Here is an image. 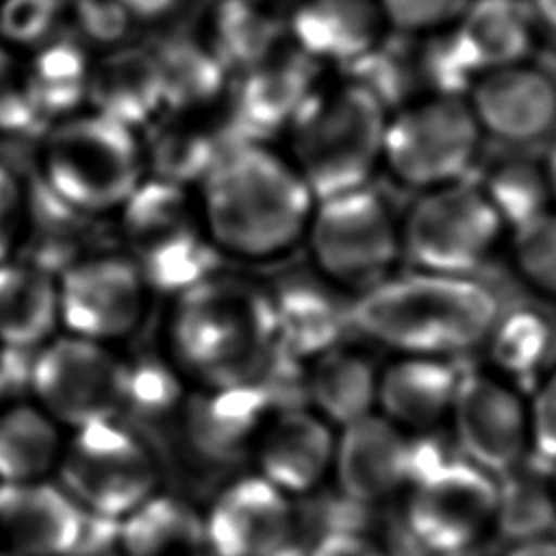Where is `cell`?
Segmentation results:
<instances>
[{"mask_svg":"<svg viewBox=\"0 0 556 556\" xmlns=\"http://www.w3.org/2000/svg\"><path fill=\"white\" fill-rule=\"evenodd\" d=\"M126 239L150 291L182 293L215 276L222 256L208 241L185 187L143 178L119 208Z\"/></svg>","mask_w":556,"mask_h":556,"instance_id":"6","label":"cell"},{"mask_svg":"<svg viewBox=\"0 0 556 556\" xmlns=\"http://www.w3.org/2000/svg\"><path fill=\"white\" fill-rule=\"evenodd\" d=\"M504 224L480 187L428 189L402 222V250L426 271L469 276L500 243Z\"/></svg>","mask_w":556,"mask_h":556,"instance_id":"10","label":"cell"},{"mask_svg":"<svg viewBox=\"0 0 556 556\" xmlns=\"http://www.w3.org/2000/svg\"><path fill=\"white\" fill-rule=\"evenodd\" d=\"M534 17L556 33V0H532Z\"/></svg>","mask_w":556,"mask_h":556,"instance_id":"49","label":"cell"},{"mask_svg":"<svg viewBox=\"0 0 556 556\" xmlns=\"http://www.w3.org/2000/svg\"><path fill=\"white\" fill-rule=\"evenodd\" d=\"M530 408V447L541 465L556 467V369L545 374L532 397Z\"/></svg>","mask_w":556,"mask_h":556,"instance_id":"44","label":"cell"},{"mask_svg":"<svg viewBox=\"0 0 556 556\" xmlns=\"http://www.w3.org/2000/svg\"><path fill=\"white\" fill-rule=\"evenodd\" d=\"M63 452L61 426L35 402L0 410V482L26 484L43 480Z\"/></svg>","mask_w":556,"mask_h":556,"instance_id":"31","label":"cell"},{"mask_svg":"<svg viewBox=\"0 0 556 556\" xmlns=\"http://www.w3.org/2000/svg\"><path fill=\"white\" fill-rule=\"evenodd\" d=\"M89 111L132 130L148 128L163 106V83L156 52L137 46H115L91 61Z\"/></svg>","mask_w":556,"mask_h":556,"instance_id":"23","label":"cell"},{"mask_svg":"<svg viewBox=\"0 0 556 556\" xmlns=\"http://www.w3.org/2000/svg\"><path fill=\"white\" fill-rule=\"evenodd\" d=\"M63 332L113 345L141 324L150 287L137 263L119 254H91L70 263L56 278Z\"/></svg>","mask_w":556,"mask_h":556,"instance_id":"12","label":"cell"},{"mask_svg":"<svg viewBox=\"0 0 556 556\" xmlns=\"http://www.w3.org/2000/svg\"><path fill=\"white\" fill-rule=\"evenodd\" d=\"M132 22H161L176 13L182 0H115Z\"/></svg>","mask_w":556,"mask_h":556,"instance_id":"47","label":"cell"},{"mask_svg":"<svg viewBox=\"0 0 556 556\" xmlns=\"http://www.w3.org/2000/svg\"><path fill=\"white\" fill-rule=\"evenodd\" d=\"M410 441L382 415H365L341 428L332 469L341 495L369 506L408 484Z\"/></svg>","mask_w":556,"mask_h":556,"instance_id":"17","label":"cell"},{"mask_svg":"<svg viewBox=\"0 0 556 556\" xmlns=\"http://www.w3.org/2000/svg\"><path fill=\"white\" fill-rule=\"evenodd\" d=\"M308 556H384L369 539L354 530H330L317 539Z\"/></svg>","mask_w":556,"mask_h":556,"instance_id":"46","label":"cell"},{"mask_svg":"<svg viewBox=\"0 0 556 556\" xmlns=\"http://www.w3.org/2000/svg\"><path fill=\"white\" fill-rule=\"evenodd\" d=\"M482 130L460 96L430 93L387 117L382 167L413 189H437L460 180L473 163Z\"/></svg>","mask_w":556,"mask_h":556,"instance_id":"8","label":"cell"},{"mask_svg":"<svg viewBox=\"0 0 556 556\" xmlns=\"http://www.w3.org/2000/svg\"><path fill=\"white\" fill-rule=\"evenodd\" d=\"M315 193L287 152L261 141L222 154L198 185L200 224L222 258L265 265L304 243Z\"/></svg>","mask_w":556,"mask_h":556,"instance_id":"1","label":"cell"},{"mask_svg":"<svg viewBox=\"0 0 556 556\" xmlns=\"http://www.w3.org/2000/svg\"><path fill=\"white\" fill-rule=\"evenodd\" d=\"M504 556H556V536L543 534L534 539L515 541Z\"/></svg>","mask_w":556,"mask_h":556,"instance_id":"48","label":"cell"},{"mask_svg":"<svg viewBox=\"0 0 556 556\" xmlns=\"http://www.w3.org/2000/svg\"><path fill=\"white\" fill-rule=\"evenodd\" d=\"M315 65L289 41V48L278 46L265 59L241 70L230 102L235 124L254 137L269 130H287L317 87Z\"/></svg>","mask_w":556,"mask_h":556,"instance_id":"22","label":"cell"},{"mask_svg":"<svg viewBox=\"0 0 556 556\" xmlns=\"http://www.w3.org/2000/svg\"><path fill=\"white\" fill-rule=\"evenodd\" d=\"M165 113L193 115L222 98L228 70L204 41H176L156 52Z\"/></svg>","mask_w":556,"mask_h":556,"instance_id":"33","label":"cell"},{"mask_svg":"<svg viewBox=\"0 0 556 556\" xmlns=\"http://www.w3.org/2000/svg\"><path fill=\"white\" fill-rule=\"evenodd\" d=\"M484 198L508 228H519L549 208V187L543 165L528 159H506L491 167L480 185Z\"/></svg>","mask_w":556,"mask_h":556,"instance_id":"36","label":"cell"},{"mask_svg":"<svg viewBox=\"0 0 556 556\" xmlns=\"http://www.w3.org/2000/svg\"><path fill=\"white\" fill-rule=\"evenodd\" d=\"M85 510L56 484H7L0 497V532L24 556H67L85 536Z\"/></svg>","mask_w":556,"mask_h":556,"instance_id":"21","label":"cell"},{"mask_svg":"<svg viewBox=\"0 0 556 556\" xmlns=\"http://www.w3.org/2000/svg\"><path fill=\"white\" fill-rule=\"evenodd\" d=\"M458 380L447 358L400 354L378 374L376 406L404 432H426L450 415Z\"/></svg>","mask_w":556,"mask_h":556,"instance_id":"24","label":"cell"},{"mask_svg":"<svg viewBox=\"0 0 556 556\" xmlns=\"http://www.w3.org/2000/svg\"><path fill=\"white\" fill-rule=\"evenodd\" d=\"M26 193L17 176L0 163V263L9 261V250L26 224Z\"/></svg>","mask_w":556,"mask_h":556,"instance_id":"45","label":"cell"},{"mask_svg":"<svg viewBox=\"0 0 556 556\" xmlns=\"http://www.w3.org/2000/svg\"><path fill=\"white\" fill-rule=\"evenodd\" d=\"M330 426L313 408L274 410L254 445L258 473L287 495L315 489L334 458Z\"/></svg>","mask_w":556,"mask_h":556,"instance_id":"20","label":"cell"},{"mask_svg":"<svg viewBox=\"0 0 556 556\" xmlns=\"http://www.w3.org/2000/svg\"><path fill=\"white\" fill-rule=\"evenodd\" d=\"M389 28L434 35L452 28L471 0H376Z\"/></svg>","mask_w":556,"mask_h":556,"instance_id":"41","label":"cell"},{"mask_svg":"<svg viewBox=\"0 0 556 556\" xmlns=\"http://www.w3.org/2000/svg\"><path fill=\"white\" fill-rule=\"evenodd\" d=\"M500 317L495 293L458 274L419 269L361 291L350 321L397 354L447 358L482 345Z\"/></svg>","mask_w":556,"mask_h":556,"instance_id":"2","label":"cell"},{"mask_svg":"<svg viewBox=\"0 0 556 556\" xmlns=\"http://www.w3.org/2000/svg\"><path fill=\"white\" fill-rule=\"evenodd\" d=\"M4 486H7V484H2V482H0V497H2V491H4Z\"/></svg>","mask_w":556,"mask_h":556,"instance_id":"51","label":"cell"},{"mask_svg":"<svg viewBox=\"0 0 556 556\" xmlns=\"http://www.w3.org/2000/svg\"><path fill=\"white\" fill-rule=\"evenodd\" d=\"M202 519L215 556H276L293 534L289 495L261 473L228 484Z\"/></svg>","mask_w":556,"mask_h":556,"instance_id":"15","label":"cell"},{"mask_svg":"<svg viewBox=\"0 0 556 556\" xmlns=\"http://www.w3.org/2000/svg\"><path fill=\"white\" fill-rule=\"evenodd\" d=\"M274 400L261 382L200 387L185 402L191 445L211 460H232L256 445Z\"/></svg>","mask_w":556,"mask_h":556,"instance_id":"19","label":"cell"},{"mask_svg":"<svg viewBox=\"0 0 556 556\" xmlns=\"http://www.w3.org/2000/svg\"><path fill=\"white\" fill-rule=\"evenodd\" d=\"M287 28L267 0H213L204 43L226 70H245L271 54Z\"/></svg>","mask_w":556,"mask_h":556,"instance_id":"30","label":"cell"},{"mask_svg":"<svg viewBox=\"0 0 556 556\" xmlns=\"http://www.w3.org/2000/svg\"><path fill=\"white\" fill-rule=\"evenodd\" d=\"M337 291L317 274L313 278L285 280L276 291H269L276 345L287 356L311 361L337 345L345 324Z\"/></svg>","mask_w":556,"mask_h":556,"instance_id":"25","label":"cell"},{"mask_svg":"<svg viewBox=\"0 0 556 556\" xmlns=\"http://www.w3.org/2000/svg\"><path fill=\"white\" fill-rule=\"evenodd\" d=\"M513 265L532 291L556 298V211L515 228Z\"/></svg>","mask_w":556,"mask_h":556,"instance_id":"39","label":"cell"},{"mask_svg":"<svg viewBox=\"0 0 556 556\" xmlns=\"http://www.w3.org/2000/svg\"><path fill=\"white\" fill-rule=\"evenodd\" d=\"M117 556H124V554H117Z\"/></svg>","mask_w":556,"mask_h":556,"instance_id":"54","label":"cell"},{"mask_svg":"<svg viewBox=\"0 0 556 556\" xmlns=\"http://www.w3.org/2000/svg\"><path fill=\"white\" fill-rule=\"evenodd\" d=\"M67 17L74 22L80 41L119 46L132 20L115 0H67Z\"/></svg>","mask_w":556,"mask_h":556,"instance_id":"43","label":"cell"},{"mask_svg":"<svg viewBox=\"0 0 556 556\" xmlns=\"http://www.w3.org/2000/svg\"><path fill=\"white\" fill-rule=\"evenodd\" d=\"M91 56L80 39L52 37L24 63L26 87L37 117L59 122L87 104Z\"/></svg>","mask_w":556,"mask_h":556,"instance_id":"29","label":"cell"},{"mask_svg":"<svg viewBox=\"0 0 556 556\" xmlns=\"http://www.w3.org/2000/svg\"><path fill=\"white\" fill-rule=\"evenodd\" d=\"M59 328V287L33 261L0 263V345L39 348Z\"/></svg>","mask_w":556,"mask_h":556,"instance_id":"26","label":"cell"},{"mask_svg":"<svg viewBox=\"0 0 556 556\" xmlns=\"http://www.w3.org/2000/svg\"><path fill=\"white\" fill-rule=\"evenodd\" d=\"M119 361L111 345L74 334H54L39 345L30 367V389L41 406L61 428L113 419L122 410Z\"/></svg>","mask_w":556,"mask_h":556,"instance_id":"11","label":"cell"},{"mask_svg":"<svg viewBox=\"0 0 556 556\" xmlns=\"http://www.w3.org/2000/svg\"><path fill=\"white\" fill-rule=\"evenodd\" d=\"M497 486L493 521L508 541L549 534L556 523V497L552 486L534 473L510 476Z\"/></svg>","mask_w":556,"mask_h":556,"instance_id":"37","label":"cell"},{"mask_svg":"<svg viewBox=\"0 0 556 556\" xmlns=\"http://www.w3.org/2000/svg\"><path fill=\"white\" fill-rule=\"evenodd\" d=\"M543 172H545V180H547V187H549V195L556 202V141L552 143V148H549V152L545 156Z\"/></svg>","mask_w":556,"mask_h":556,"instance_id":"50","label":"cell"},{"mask_svg":"<svg viewBox=\"0 0 556 556\" xmlns=\"http://www.w3.org/2000/svg\"><path fill=\"white\" fill-rule=\"evenodd\" d=\"M56 469L80 508L104 519H122L156 493L159 471L148 445L117 417L72 430Z\"/></svg>","mask_w":556,"mask_h":556,"instance_id":"9","label":"cell"},{"mask_svg":"<svg viewBox=\"0 0 556 556\" xmlns=\"http://www.w3.org/2000/svg\"><path fill=\"white\" fill-rule=\"evenodd\" d=\"M267 2H278V0H267Z\"/></svg>","mask_w":556,"mask_h":556,"instance_id":"53","label":"cell"},{"mask_svg":"<svg viewBox=\"0 0 556 556\" xmlns=\"http://www.w3.org/2000/svg\"><path fill=\"white\" fill-rule=\"evenodd\" d=\"M387 104L356 80L315 87L287 126V156L317 200L367 187L382 167Z\"/></svg>","mask_w":556,"mask_h":556,"instance_id":"4","label":"cell"},{"mask_svg":"<svg viewBox=\"0 0 556 556\" xmlns=\"http://www.w3.org/2000/svg\"><path fill=\"white\" fill-rule=\"evenodd\" d=\"M410 486L406 532L426 554L469 549L495 517L497 484L471 460L447 458Z\"/></svg>","mask_w":556,"mask_h":556,"instance_id":"13","label":"cell"},{"mask_svg":"<svg viewBox=\"0 0 556 556\" xmlns=\"http://www.w3.org/2000/svg\"><path fill=\"white\" fill-rule=\"evenodd\" d=\"M493 371L513 384L541 374L552 356V326L534 308H515L500 315L486 341Z\"/></svg>","mask_w":556,"mask_h":556,"instance_id":"35","label":"cell"},{"mask_svg":"<svg viewBox=\"0 0 556 556\" xmlns=\"http://www.w3.org/2000/svg\"><path fill=\"white\" fill-rule=\"evenodd\" d=\"M67 20V0H0V43L20 50H37Z\"/></svg>","mask_w":556,"mask_h":556,"instance_id":"40","label":"cell"},{"mask_svg":"<svg viewBox=\"0 0 556 556\" xmlns=\"http://www.w3.org/2000/svg\"><path fill=\"white\" fill-rule=\"evenodd\" d=\"M174 119L154 126L152 137L141 141L146 172L174 185H200L226 150L217 146L208 130H202L185 113H172Z\"/></svg>","mask_w":556,"mask_h":556,"instance_id":"34","label":"cell"},{"mask_svg":"<svg viewBox=\"0 0 556 556\" xmlns=\"http://www.w3.org/2000/svg\"><path fill=\"white\" fill-rule=\"evenodd\" d=\"M450 417L467 460L500 476L521 465L530 447V408L517 384L495 371L460 378Z\"/></svg>","mask_w":556,"mask_h":556,"instance_id":"14","label":"cell"},{"mask_svg":"<svg viewBox=\"0 0 556 556\" xmlns=\"http://www.w3.org/2000/svg\"><path fill=\"white\" fill-rule=\"evenodd\" d=\"M276 348L269 291L215 274L176 295L167 358L182 378L200 387L261 382Z\"/></svg>","mask_w":556,"mask_h":556,"instance_id":"3","label":"cell"},{"mask_svg":"<svg viewBox=\"0 0 556 556\" xmlns=\"http://www.w3.org/2000/svg\"><path fill=\"white\" fill-rule=\"evenodd\" d=\"M39 122L28 96L24 63L0 43V135H15Z\"/></svg>","mask_w":556,"mask_h":556,"instance_id":"42","label":"cell"},{"mask_svg":"<svg viewBox=\"0 0 556 556\" xmlns=\"http://www.w3.org/2000/svg\"><path fill=\"white\" fill-rule=\"evenodd\" d=\"M378 369L374 361L354 348L332 345L311 358L306 395L311 408L326 421L348 426L376 408Z\"/></svg>","mask_w":556,"mask_h":556,"instance_id":"27","label":"cell"},{"mask_svg":"<svg viewBox=\"0 0 556 556\" xmlns=\"http://www.w3.org/2000/svg\"><path fill=\"white\" fill-rule=\"evenodd\" d=\"M467 102L482 135L510 146L539 141L556 126V80L526 61L482 72Z\"/></svg>","mask_w":556,"mask_h":556,"instance_id":"16","label":"cell"},{"mask_svg":"<svg viewBox=\"0 0 556 556\" xmlns=\"http://www.w3.org/2000/svg\"><path fill=\"white\" fill-rule=\"evenodd\" d=\"M46 191L83 217L119 211L146 178L137 130L93 111L54 122L39 148Z\"/></svg>","mask_w":556,"mask_h":556,"instance_id":"5","label":"cell"},{"mask_svg":"<svg viewBox=\"0 0 556 556\" xmlns=\"http://www.w3.org/2000/svg\"><path fill=\"white\" fill-rule=\"evenodd\" d=\"M0 350H2V345H0Z\"/></svg>","mask_w":556,"mask_h":556,"instance_id":"55","label":"cell"},{"mask_svg":"<svg viewBox=\"0 0 556 556\" xmlns=\"http://www.w3.org/2000/svg\"><path fill=\"white\" fill-rule=\"evenodd\" d=\"M289 41L315 63H361L389 28L376 0H291Z\"/></svg>","mask_w":556,"mask_h":556,"instance_id":"18","label":"cell"},{"mask_svg":"<svg viewBox=\"0 0 556 556\" xmlns=\"http://www.w3.org/2000/svg\"><path fill=\"white\" fill-rule=\"evenodd\" d=\"M185 378L165 356H141L124 363L122 408L139 417H159L185 402Z\"/></svg>","mask_w":556,"mask_h":556,"instance_id":"38","label":"cell"},{"mask_svg":"<svg viewBox=\"0 0 556 556\" xmlns=\"http://www.w3.org/2000/svg\"><path fill=\"white\" fill-rule=\"evenodd\" d=\"M554 469H556V467H554ZM552 491H554V497H556V478H554V489H552Z\"/></svg>","mask_w":556,"mask_h":556,"instance_id":"52","label":"cell"},{"mask_svg":"<svg viewBox=\"0 0 556 556\" xmlns=\"http://www.w3.org/2000/svg\"><path fill=\"white\" fill-rule=\"evenodd\" d=\"M304 245L317 276L361 293L389 278L402 252V224L380 193L361 187L317 200Z\"/></svg>","mask_w":556,"mask_h":556,"instance_id":"7","label":"cell"},{"mask_svg":"<svg viewBox=\"0 0 556 556\" xmlns=\"http://www.w3.org/2000/svg\"><path fill=\"white\" fill-rule=\"evenodd\" d=\"M124 556H195L204 545V519L182 500L152 493L122 517Z\"/></svg>","mask_w":556,"mask_h":556,"instance_id":"32","label":"cell"},{"mask_svg":"<svg viewBox=\"0 0 556 556\" xmlns=\"http://www.w3.org/2000/svg\"><path fill=\"white\" fill-rule=\"evenodd\" d=\"M452 28L482 74L528 59L534 13L521 0H471Z\"/></svg>","mask_w":556,"mask_h":556,"instance_id":"28","label":"cell"}]
</instances>
